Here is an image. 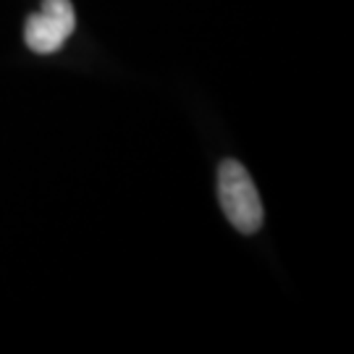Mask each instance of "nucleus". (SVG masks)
<instances>
[{"mask_svg": "<svg viewBox=\"0 0 354 354\" xmlns=\"http://www.w3.org/2000/svg\"><path fill=\"white\" fill-rule=\"evenodd\" d=\"M76 26V13L71 0H42V11L26 19L24 39L29 50L48 55L61 50Z\"/></svg>", "mask_w": 354, "mask_h": 354, "instance_id": "obj_2", "label": "nucleus"}, {"mask_svg": "<svg viewBox=\"0 0 354 354\" xmlns=\"http://www.w3.org/2000/svg\"><path fill=\"white\" fill-rule=\"evenodd\" d=\"M218 200L228 223L241 234H254L263 226V203L252 176L239 160H223L218 168Z\"/></svg>", "mask_w": 354, "mask_h": 354, "instance_id": "obj_1", "label": "nucleus"}]
</instances>
